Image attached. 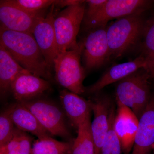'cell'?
Listing matches in <instances>:
<instances>
[{
  "label": "cell",
  "instance_id": "obj_1",
  "mask_svg": "<svg viewBox=\"0 0 154 154\" xmlns=\"http://www.w3.org/2000/svg\"><path fill=\"white\" fill-rule=\"evenodd\" d=\"M0 45L32 75L50 78V69L33 34L7 30L1 26Z\"/></svg>",
  "mask_w": 154,
  "mask_h": 154
},
{
  "label": "cell",
  "instance_id": "obj_2",
  "mask_svg": "<svg viewBox=\"0 0 154 154\" xmlns=\"http://www.w3.org/2000/svg\"><path fill=\"white\" fill-rule=\"evenodd\" d=\"M144 12L116 19L107 26V37L111 59H116L135 48L143 38Z\"/></svg>",
  "mask_w": 154,
  "mask_h": 154
},
{
  "label": "cell",
  "instance_id": "obj_3",
  "mask_svg": "<svg viewBox=\"0 0 154 154\" xmlns=\"http://www.w3.org/2000/svg\"><path fill=\"white\" fill-rule=\"evenodd\" d=\"M150 77L145 69H141L120 80L116 85V102L130 108L139 119L151 98L149 84Z\"/></svg>",
  "mask_w": 154,
  "mask_h": 154
},
{
  "label": "cell",
  "instance_id": "obj_4",
  "mask_svg": "<svg viewBox=\"0 0 154 154\" xmlns=\"http://www.w3.org/2000/svg\"><path fill=\"white\" fill-rule=\"evenodd\" d=\"M83 47L82 41L76 48L59 53L54 63L58 83L68 91L79 95L85 93L83 85L85 71L81 63Z\"/></svg>",
  "mask_w": 154,
  "mask_h": 154
},
{
  "label": "cell",
  "instance_id": "obj_5",
  "mask_svg": "<svg viewBox=\"0 0 154 154\" xmlns=\"http://www.w3.org/2000/svg\"><path fill=\"white\" fill-rule=\"evenodd\" d=\"M86 2L67 7L55 16L54 22L58 54L79 46L77 36L83 22Z\"/></svg>",
  "mask_w": 154,
  "mask_h": 154
},
{
  "label": "cell",
  "instance_id": "obj_6",
  "mask_svg": "<svg viewBox=\"0 0 154 154\" xmlns=\"http://www.w3.org/2000/svg\"><path fill=\"white\" fill-rule=\"evenodd\" d=\"M20 103L33 113L51 135L71 138V134L67 126L64 113L55 104L45 99H36Z\"/></svg>",
  "mask_w": 154,
  "mask_h": 154
},
{
  "label": "cell",
  "instance_id": "obj_7",
  "mask_svg": "<svg viewBox=\"0 0 154 154\" xmlns=\"http://www.w3.org/2000/svg\"><path fill=\"white\" fill-rule=\"evenodd\" d=\"M151 1L146 0H107L96 14L83 21L87 31L107 26L110 20L118 19L138 12H145L151 5Z\"/></svg>",
  "mask_w": 154,
  "mask_h": 154
},
{
  "label": "cell",
  "instance_id": "obj_8",
  "mask_svg": "<svg viewBox=\"0 0 154 154\" xmlns=\"http://www.w3.org/2000/svg\"><path fill=\"white\" fill-rule=\"evenodd\" d=\"M107 27L102 26L89 30L82 41V54L85 68L88 70L99 68L110 60Z\"/></svg>",
  "mask_w": 154,
  "mask_h": 154
},
{
  "label": "cell",
  "instance_id": "obj_9",
  "mask_svg": "<svg viewBox=\"0 0 154 154\" xmlns=\"http://www.w3.org/2000/svg\"><path fill=\"white\" fill-rule=\"evenodd\" d=\"M45 14H31L12 5L8 0L0 2L1 26L7 30L33 34L34 28Z\"/></svg>",
  "mask_w": 154,
  "mask_h": 154
},
{
  "label": "cell",
  "instance_id": "obj_10",
  "mask_svg": "<svg viewBox=\"0 0 154 154\" xmlns=\"http://www.w3.org/2000/svg\"><path fill=\"white\" fill-rule=\"evenodd\" d=\"M54 8L53 4L46 16L39 20L33 32V36L50 69L54 68V61L58 54L54 25L55 17Z\"/></svg>",
  "mask_w": 154,
  "mask_h": 154
},
{
  "label": "cell",
  "instance_id": "obj_11",
  "mask_svg": "<svg viewBox=\"0 0 154 154\" xmlns=\"http://www.w3.org/2000/svg\"><path fill=\"white\" fill-rule=\"evenodd\" d=\"M94 118L91 130L95 145V154H99L110 128V116L113 104L108 96H97L91 101Z\"/></svg>",
  "mask_w": 154,
  "mask_h": 154
},
{
  "label": "cell",
  "instance_id": "obj_12",
  "mask_svg": "<svg viewBox=\"0 0 154 154\" xmlns=\"http://www.w3.org/2000/svg\"><path fill=\"white\" fill-rule=\"evenodd\" d=\"M117 103L113 128L120 140L124 154H129L133 147L139 119L130 108Z\"/></svg>",
  "mask_w": 154,
  "mask_h": 154
},
{
  "label": "cell",
  "instance_id": "obj_13",
  "mask_svg": "<svg viewBox=\"0 0 154 154\" xmlns=\"http://www.w3.org/2000/svg\"><path fill=\"white\" fill-rule=\"evenodd\" d=\"M146 65L145 58L141 55L134 60L114 65L107 69L97 82L85 88V92L98 93L106 86L119 82L141 69H145Z\"/></svg>",
  "mask_w": 154,
  "mask_h": 154
},
{
  "label": "cell",
  "instance_id": "obj_14",
  "mask_svg": "<svg viewBox=\"0 0 154 154\" xmlns=\"http://www.w3.org/2000/svg\"><path fill=\"white\" fill-rule=\"evenodd\" d=\"M154 145V96L139 119L131 154H149Z\"/></svg>",
  "mask_w": 154,
  "mask_h": 154
},
{
  "label": "cell",
  "instance_id": "obj_15",
  "mask_svg": "<svg viewBox=\"0 0 154 154\" xmlns=\"http://www.w3.org/2000/svg\"><path fill=\"white\" fill-rule=\"evenodd\" d=\"M49 87V83L46 80L28 73L16 77L11 84V91L15 99L20 102L36 99Z\"/></svg>",
  "mask_w": 154,
  "mask_h": 154
},
{
  "label": "cell",
  "instance_id": "obj_16",
  "mask_svg": "<svg viewBox=\"0 0 154 154\" xmlns=\"http://www.w3.org/2000/svg\"><path fill=\"white\" fill-rule=\"evenodd\" d=\"M60 98L65 113L77 128L91 116L92 111L91 101L67 90L60 91Z\"/></svg>",
  "mask_w": 154,
  "mask_h": 154
},
{
  "label": "cell",
  "instance_id": "obj_17",
  "mask_svg": "<svg viewBox=\"0 0 154 154\" xmlns=\"http://www.w3.org/2000/svg\"><path fill=\"white\" fill-rule=\"evenodd\" d=\"M8 110L11 119L18 129L30 133L38 139L50 136L33 113L20 102L12 105Z\"/></svg>",
  "mask_w": 154,
  "mask_h": 154
},
{
  "label": "cell",
  "instance_id": "obj_18",
  "mask_svg": "<svg viewBox=\"0 0 154 154\" xmlns=\"http://www.w3.org/2000/svg\"><path fill=\"white\" fill-rule=\"evenodd\" d=\"M30 73L23 68L0 45V92L3 96L11 90V84L17 76Z\"/></svg>",
  "mask_w": 154,
  "mask_h": 154
},
{
  "label": "cell",
  "instance_id": "obj_19",
  "mask_svg": "<svg viewBox=\"0 0 154 154\" xmlns=\"http://www.w3.org/2000/svg\"><path fill=\"white\" fill-rule=\"evenodd\" d=\"M91 116L78 126L72 154H95V145L91 130Z\"/></svg>",
  "mask_w": 154,
  "mask_h": 154
},
{
  "label": "cell",
  "instance_id": "obj_20",
  "mask_svg": "<svg viewBox=\"0 0 154 154\" xmlns=\"http://www.w3.org/2000/svg\"><path fill=\"white\" fill-rule=\"evenodd\" d=\"M73 142L59 141L51 136L38 139L32 146L31 154H72Z\"/></svg>",
  "mask_w": 154,
  "mask_h": 154
},
{
  "label": "cell",
  "instance_id": "obj_21",
  "mask_svg": "<svg viewBox=\"0 0 154 154\" xmlns=\"http://www.w3.org/2000/svg\"><path fill=\"white\" fill-rule=\"evenodd\" d=\"M32 140L25 132L16 128L14 136L5 146L8 154H31Z\"/></svg>",
  "mask_w": 154,
  "mask_h": 154
},
{
  "label": "cell",
  "instance_id": "obj_22",
  "mask_svg": "<svg viewBox=\"0 0 154 154\" xmlns=\"http://www.w3.org/2000/svg\"><path fill=\"white\" fill-rule=\"evenodd\" d=\"M115 112L113 105L110 112V128L99 154H121L122 152L121 143L113 129Z\"/></svg>",
  "mask_w": 154,
  "mask_h": 154
},
{
  "label": "cell",
  "instance_id": "obj_23",
  "mask_svg": "<svg viewBox=\"0 0 154 154\" xmlns=\"http://www.w3.org/2000/svg\"><path fill=\"white\" fill-rule=\"evenodd\" d=\"M12 5L25 11L36 14H45V10L51 7L54 0H8Z\"/></svg>",
  "mask_w": 154,
  "mask_h": 154
},
{
  "label": "cell",
  "instance_id": "obj_24",
  "mask_svg": "<svg viewBox=\"0 0 154 154\" xmlns=\"http://www.w3.org/2000/svg\"><path fill=\"white\" fill-rule=\"evenodd\" d=\"M141 47V56L145 58L154 53V15L146 21Z\"/></svg>",
  "mask_w": 154,
  "mask_h": 154
},
{
  "label": "cell",
  "instance_id": "obj_25",
  "mask_svg": "<svg viewBox=\"0 0 154 154\" xmlns=\"http://www.w3.org/2000/svg\"><path fill=\"white\" fill-rule=\"evenodd\" d=\"M15 125L10 117L8 109L0 116V147L5 146L14 136Z\"/></svg>",
  "mask_w": 154,
  "mask_h": 154
},
{
  "label": "cell",
  "instance_id": "obj_26",
  "mask_svg": "<svg viewBox=\"0 0 154 154\" xmlns=\"http://www.w3.org/2000/svg\"><path fill=\"white\" fill-rule=\"evenodd\" d=\"M86 2L88 7L87 9L85 8L83 21L89 19L96 14L106 3L107 0H88Z\"/></svg>",
  "mask_w": 154,
  "mask_h": 154
},
{
  "label": "cell",
  "instance_id": "obj_27",
  "mask_svg": "<svg viewBox=\"0 0 154 154\" xmlns=\"http://www.w3.org/2000/svg\"><path fill=\"white\" fill-rule=\"evenodd\" d=\"M85 1H78V0H59L55 1L54 3V6H57L59 8H63L65 7H69L73 5H78L83 2Z\"/></svg>",
  "mask_w": 154,
  "mask_h": 154
},
{
  "label": "cell",
  "instance_id": "obj_28",
  "mask_svg": "<svg viewBox=\"0 0 154 154\" xmlns=\"http://www.w3.org/2000/svg\"><path fill=\"white\" fill-rule=\"evenodd\" d=\"M145 59L146 63L145 69L150 77L154 78V53Z\"/></svg>",
  "mask_w": 154,
  "mask_h": 154
},
{
  "label": "cell",
  "instance_id": "obj_29",
  "mask_svg": "<svg viewBox=\"0 0 154 154\" xmlns=\"http://www.w3.org/2000/svg\"><path fill=\"white\" fill-rule=\"evenodd\" d=\"M0 154H8L5 146L0 147Z\"/></svg>",
  "mask_w": 154,
  "mask_h": 154
},
{
  "label": "cell",
  "instance_id": "obj_30",
  "mask_svg": "<svg viewBox=\"0 0 154 154\" xmlns=\"http://www.w3.org/2000/svg\"><path fill=\"white\" fill-rule=\"evenodd\" d=\"M152 150L153 152V154H154V145L153 146V147Z\"/></svg>",
  "mask_w": 154,
  "mask_h": 154
}]
</instances>
